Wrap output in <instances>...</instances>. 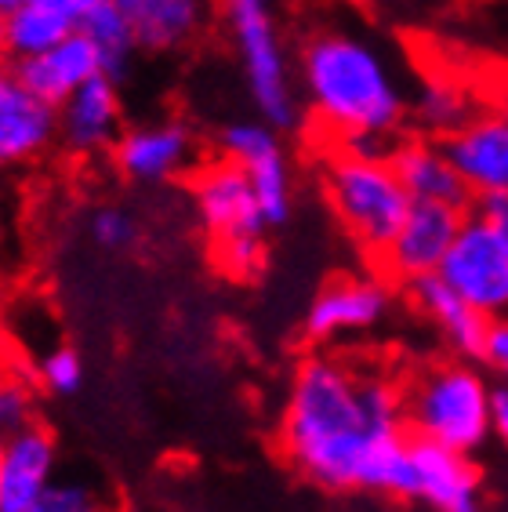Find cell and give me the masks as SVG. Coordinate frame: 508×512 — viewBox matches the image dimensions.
Instances as JSON below:
<instances>
[{"instance_id": "cell-28", "label": "cell", "mask_w": 508, "mask_h": 512, "mask_svg": "<svg viewBox=\"0 0 508 512\" xmlns=\"http://www.w3.org/2000/svg\"><path fill=\"white\" fill-rule=\"evenodd\" d=\"M479 360L501 378L508 382V316H498V320H490L487 327V338H483V353Z\"/></svg>"}, {"instance_id": "cell-29", "label": "cell", "mask_w": 508, "mask_h": 512, "mask_svg": "<svg viewBox=\"0 0 508 512\" xmlns=\"http://www.w3.org/2000/svg\"><path fill=\"white\" fill-rule=\"evenodd\" d=\"M472 211H476L487 226H494L501 237L508 240V189H505V193H490V197L472 200Z\"/></svg>"}, {"instance_id": "cell-9", "label": "cell", "mask_w": 508, "mask_h": 512, "mask_svg": "<svg viewBox=\"0 0 508 512\" xmlns=\"http://www.w3.org/2000/svg\"><path fill=\"white\" fill-rule=\"evenodd\" d=\"M469 458L472 454L411 436L407 454H403L396 498L429 505L432 512H483V487H479V473Z\"/></svg>"}, {"instance_id": "cell-21", "label": "cell", "mask_w": 508, "mask_h": 512, "mask_svg": "<svg viewBox=\"0 0 508 512\" xmlns=\"http://www.w3.org/2000/svg\"><path fill=\"white\" fill-rule=\"evenodd\" d=\"M476 99L472 91L450 73H432V77L418 80V91L411 95V117L418 120V128L432 138H443L454 131L461 120H469L476 113Z\"/></svg>"}, {"instance_id": "cell-6", "label": "cell", "mask_w": 508, "mask_h": 512, "mask_svg": "<svg viewBox=\"0 0 508 512\" xmlns=\"http://www.w3.org/2000/svg\"><path fill=\"white\" fill-rule=\"evenodd\" d=\"M490 396L494 385L483 371L461 360L432 364L403 393V414L411 436L443 444L450 451L476 454L490 436Z\"/></svg>"}, {"instance_id": "cell-17", "label": "cell", "mask_w": 508, "mask_h": 512, "mask_svg": "<svg viewBox=\"0 0 508 512\" xmlns=\"http://www.w3.org/2000/svg\"><path fill=\"white\" fill-rule=\"evenodd\" d=\"M131 30L138 37V48L167 55V51L189 48L211 22L215 0H113Z\"/></svg>"}, {"instance_id": "cell-33", "label": "cell", "mask_w": 508, "mask_h": 512, "mask_svg": "<svg viewBox=\"0 0 508 512\" xmlns=\"http://www.w3.org/2000/svg\"><path fill=\"white\" fill-rule=\"evenodd\" d=\"M494 106H498L501 113H505V117H508V80H501V84H498V95H494Z\"/></svg>"}, {"instance_id": "cell-3", "label": "cell", "mask_w": 508, "mask_h": 512, "mask_svg": "<svg viewBox=\"0 0 508 512\" xmlns=\"http://www.w3.org/2000/svg\"><path fill=\"white\" fill-rule=\"evenodd\" d=\"M218 11L254 113L280 131L294 128L305 102L298 88V62L287 55L273 0H218Z\"/></svg>"}, {"instance_id": "cell-25", "label": "cell", "mask_w": 508, "mask_h": 512, "mask_svg": "<svg viewBox=\"0 0 508 512\" xmlns=\"http://www.w3.org/2000/svg\"><path fill=\"white\" fill-rule=\"evenodd\" d=\"M40 382L55 396L77 393L80 382H84V360L77 356V349H69V345L51 349V353L40 360Z\"/></svg>"}, {"instance_id": "cell-30", "label": "cell", "mask_w": 508, "mask_h": 512, "mask_svg": "<svg viewBox=\"0 0 508 512\" xmlns=\"http://www.w3.org/2000/svg\"><path fill=\"white\" fill-rule=\"evenodd\" d=\"M490 433L494 440L508 444V382L494 385V396H490Z\"/></svg>"}, {"instance_id": "cell-12", "label": "cell", "mask_w": 508, "mask_h": 512, "mask_svg": "<svg viewBox=\"0 0 508 512\" xmlns=\"http://www.w3.org/2000/svg\"><path fill=\"white\" fill-rule=\"evenodd\" d=\"M465 207L458 204H436V200H411L407 215L392 244L381 251V262L392 276H400L403 284H414L421 276H436L447 258L450 244L458 237L465 222Z\"/></svg>"}, {"instance_id": "cell-2", "label": "cell", "mask_w": 508, "mask_h": 512, "mask_svg": "<svg viewBox=\"0 0 508 512\" xmlns=\"http://www.w3.org/2000/svg\"><path fill=\"white\" fill-rule=\"evenodd\" d=\"M298 88L316 124L356 153H392L411 117L392 55L352 26H323L302 40Z\"/></svg>"}, {"instance_id": "cell-7", "label": "cell", "mask_w": 508, "mask_h": 512, "mask_svg": "<svg viewBox=\"0 0 508 512\" xmlns=\"http://www.w3.org/2000/svg\"><path fill=\"white\" fill-rule=\"evenodd\" d=\"M436 276L490 320L508 316V240L476 211L465 215Z\"/></svg>"}, {"instance_id": "cell-20", "label": "cell", "mask_w": 508, "mask_h": 512, "mask_svg": "<svg viewBox=\"0 0 508 512\" xmlns=\"http://www.w3.org/2000/svg\"><path fill=\"white\" fill-rule=\"evenodd\" d=\"M22 73V80L30 84L37 95H44L48 102L62 106V102L73 95L77 88H84L88 80H95L102 73V62H98V51L84 33H69L66 40H59L55 48L30 55V59L15 62Z\"/></svg>"}, {"instance_id": "cell-1", "label": "cell", "mask_w": 508, "mask_h": 512, "mask_svg": "<svg viewBox=\"0 0 508 512\" xmlns=\"http://www.w3.org/2000/svg\"><path fill=\"white\" fill-rule=\"evenodd\" d=\"M403 393L334 356L294 367L280 414V451L302 480L323 491L392 494L407 454Z\"/></svg>"}, {"instance_id": "cell-18", "label": "cell", "mask_w": 508, "mask_h": 512, "mask_svg": "<svg viewBox=\"0 0 508 512\" xmlns=\"http://www.w3.org/2000/svg\"><path fill=\"white\" fill-rule=\"evenodd\" d=\"M392 168L400 175V182L407 186L411 200H436V204H458L469 207L472 193L461 182L458 168L450 164L447 149L440 138L432 135H414L400 138L392 146Z\"/></svg>"}, {"instance_id": "cell-8", "label": "cell", "mask_w": 508, "mask_h": 512, "mask_svg": "<svg viewBox=\"0 0 508 512\" xmlns=\"http://www.w3.org/2000/svg\"><path fill=\"white\" fill-rule=\"evenodd\" d=\"M218 153L236 160L247 171L254 193H258V204L265 211V222L273 229L284 226L294 211V175L280 128H273L262 117L233 120L218 131Z\"/></svg>"}, {"instance_id": "cell-19", "label": "cell", "mask_w": 508, "mask_h": 512, "mask_svg": "<svg viewBox=\"0 0 508 512\" xmlns=\"http://www.w3.org/2000/svg\"><path fill=\"white\" fill-rule=\"evenodd\" d=\"M411 298L414 309L436 327V335L447 342L450 353L465 356V360H479L490 316H483L476 306H469L443 276H421V280H414Z\"/></svg>"}, {"instance_id": "cell-16", "label": "cell", "mask_w": 508, "mask_h": 512, "mask_svg": "<svg viewBox=\"0 0 508 512\" xmlns=\"http://www.w3.org/2000/svg\"><path fill=\"white\" fill-rule=\"evenodd\" d=\"M124 131L117 80L98 73L59 106V146L73 157H95L113 149Z\"/></svg>"}, {"instance_id": "cell-27", "label": "cell", "mask_w": 508, "mask_h": 512, "mask_svg": "<svg viewBox=\"0 0 508 512\" xmlns=\"http://www.w3.org/2000/svg\"><path fill=\"white\" fill-rule=\"evenodd\" d=\"M33 422V393L19 378L0 375V440Z\"/></svg>"}, {"instance_id": "cell-26", "label": "cell", "mask_w": 508, "mask_h": 512, "mask_svg": "<svg viewBox=\"0 0 508 512\" xmlns=\"http://www.w3.org/2000/svg\"><path fill=\"white\" fill-rule=\"evenodd\" d=\"M88 233L102 251H124V247L135 244L138 222L124 207H98L88 222Z\"/></svg>"}, {"instance_id": "cell-13", "label": "cell", "mask_w": 508, "mask_h": 512, "mask_svg": "<svg viewBox=\"0 0 508 512\" xmlns=\"http://www.w3.org/2000/svg\"><path fill=\"white\" fill-rule=\"evenodd\" d=\"M440 142L472 200L508 189V117L498 106L476 109Z\"/></svg>"}, {"instance_id": "cell-31", "label": "cell", "mask_w": 508, "mask_h": 512, "mask_svg": "<svg viewBox=\"0 0 508 512\" xmlns=\"http://www.w3.org/2000/svg\"><path fill=\"white\" fill-rule=\"evenodd\" d=\"M51 8H59L62 15H66L69 22H77V30L84 26V19L88 15H95L102 4H109V0H48Z\"/></svg>"}, {"instance_id": "cell-14", "label": "cell", "mask_w": 508, "mask_h": 512, "mask_svg": "<svg viewBox=\"0 0 508 512\" xmlns=\"http://www.w3.org/2000/svg\"><path fill=\"white\" fill-rule=\"evenodd\" d=\"M392 291L374 276H338L309 302L305 335L313 342H338L349 335H367L389 316Z\"/></svg>"}, {"instance_id": "cell-23", "label": "cell", "mask_w": 508, "mask_h": 512, "mask_svg": "<svg viewBox=\"0 0 508 512\" xmlns=\"http://www.w3.org/2000/svg\"><path fill=\"white\" fill-rule=\"evenodd\" d=\"M80 33L95 44L98 62H102V73L113 77V80L124 77L127 66H131V59H135V51H142L138 48L135 30H131V22L124 19V11H120L113 0L102 4L95 15H88L84 26H80Z\"/></svg>"}, {"instance_id": "cell-34", "label": "cell", "mask_w": 508, "mask_h": 512, "mask_svg": "<svg viewBox=\"0 0 508 512\" xmlns=\"http://www.w3.org/2000/svg\"><path fill=\"white\" fill-rule=\"evenodd\" d=\"M15 4H22V0H0V8H4V11L15 8Z\"/></svg>"}, {"instance_id": "cell-11", "label": "cell", "mask_w": 508, "mask_h": 512, "mask_svg": "<svg viewBox=\"0 0 508 512\" xmlns=\"http://www.w3.org/2000/svg\"><path fill=\"white\" fill-rule=\"evenodd\" d=\"M113 168L135 186H160L186 175L196 160L193 131L175 117L138 120L120 131L113 142Z\"/></svg>"}, {"instance_id": "cell-22", "label": "cell", "mask_w": 508, "mask_h": 512, "mask_svg": "<svg viewBox=\"0 0 508 512\" xmlns=\"http://www.w3.org/2000/svg\"><path fill=\"white\" fill-rule=\"evenodd\" d=\"M69 33H77V22H69L48 0H22L8 8V59H30L40 51L55 48Z\"/></svg>"}, {"instance_id": "cell-5", "label": "cell", "mask_w": 508, "mask_h": 512, "mask_svg": "<svg viewBox=\"0 0 508 512\" xmlns=\"http://www.w3.org/2000/svg\"><path fill=\"white\" fill-rule=\"evenodd\" d=\"M193 207L204 226L215 262L233 280H251L265 266V211L258 204L247 171L229 157H218L196 171Z\"/></svg>"}, {"instance_id": "cell-32", "label": "cell", "mask_w": 508, "mask_h": 512, "mask_svg": "<svg viewBox=\"0 0 508 512\" xmlns=\"http://www.w3.org/2000/svg\"><path fill=\"white\" fill-rule=\"evenodd\" d=\"M8 55V11L0 8V59Z\"/></svg>"}, {"instance_id": "cell-15", "label": "cell", "mask_w": 508, "mask_h": 512, "mask_svg": "<svg viewBox=\"0 0 508 512\" xmlns=\"http://www.w3.org/2000/svg\"><path fill=\"white\" fill-rule=\"evenodd\" d=\"M59 480V440L33 418L0 440V512H26Z\"/></svg>"}, {"instance_id": "cell-24", "label": "cell", "mask_w": 508, "mask_h": 512, "mask_svg": "<svg viewBox=\"0 0 508 512\" xmlns=\"http://www.w3.org/2000/svg\"><path fill=\"white\" fill-rule=\"evenodd\" d=\"M26 512H113L106 491L80 476H59Z\"/></svg>"}, {"instance_id": "cell-10", "label": "cell", "mask_w": 508, "mask_h": 512, "mask_svg": "<svg viewBox=\"0 0 508 512\" xmlns=\"http://www.w3.org/2000/svg\"><path fill=\"white\" fill-rule=\"evenodd\" d=\"M59 142V106L22 80L15 62L0 59V171L33 164Z\"/></svg>"}, {"instance_id": "cell-4", "label": "cell", "mask_w": 508, "mask_h": 512, "mask_svg": "<svg viewBox=\"0 0 508 512\" xmlns=\"http://www.w3.org/2000/svg\"><path fill=\"white\" fill-rule=\"evenodd\" d=\"M323 197L352 244L378 258L411 207V193L392 168L389 153H356L345 146H338L323 168Z\"/></svg>"}]
</instances>
